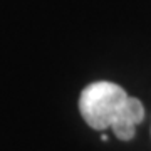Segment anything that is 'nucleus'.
<instances>
[{
  "label": "nucleus",
  "instance_id": "obj_1",
  "mask_svg": "<svg viewBox=\"0 0 151 151\" xmlns=\"http://www.w3.org/2000/svg\"><path fill=\"white\" fill-rule=\"evenodd\" d=\"M79 111L87 126L97 131L111 128L121 141L133 139L136 126L145 119L139 99L128 96L121 86L109 81H97L84 87Z\"/></svg>",
  "mask_w": 151,
  "mask_h": 151
}]
</instances>
